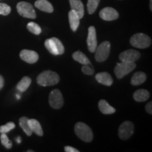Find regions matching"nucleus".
Returning a JSON list of instances; mask_svg holds the SVG:
<instances>
[{"label": "nucleus", "instance_id": "6ab92c4d", "mask_svg": "<svg viewBox=\"0 0 152 152\" xmlns=\"http://www.w3.org/2000/svg\"><path fill=\"white\" fill-rule=\"evenodd\" d=\"M150 94L147 90L140 89L134 92L133 94V98L137 102H144L149 98Z\"/></svg>", "mask_w": 152, "mask_h": 152}, {"label": "nucleus", "instance_id": "7c9ffc66", "mask_svg": "<svg viewBox=\"0 0 152 152\" xmlns=\"http://www.w3.org/2000/svg\"><path fill=\"white\" fill-rule=\"evenodd\" d=\"M145 109H146V111H147L148 113L150 114V115H151L152 114V102H149V103L146 105Z\"/></svg>", "mask_w": 152, "mask_h": 152}, {"label": "nucleus", "instance_id": "bb28decb", "mask_svg": "<svg viewBox=\"0 0 152 152\" xmlns=\"http://www.w3.org/2000/svg\"><path fill=\"white\" fill-rule=\"evenodd\" d=\"M0 140H1V142L2 145L4 146L7 149H11L12 147V142L9 140L8 137L6 134V133H1Z\"/></svg>", "mask_w": 152, "mask_h": 152}, {"label": "nucleus", "instance_id": "f257e3e1", "mask_svg": "<svg viewBox=\"0 0 152 152\" xmlns=\"http://www.w3.org/2000/svg\"><path fill=\"white\" fill-rule=\"evenodd\" d=\"M59 75L52 71H43L37 77V84L42 87L55 85L59 83Z\"/></svg>", "mask_w": 152, "mask_h": 152}, {"label": "nucleus", "instance_id": "393cba45", "mask_svg": "<svg viewBox=\"0 0 152 152\" xmlns=\"http://www.w3.org/2000/svg\"><path fill=\"white\" fill-rule=\"evenodd\" d=\"M27 29L34 35H38L42 33V29L39 25L34 22H30L27 25Z\"/></svg>", "mask_w": 152, "mask_h": 152}, {"label": "nucleus", "instance_id": "c85d7f7f", "mask_svg": "<svg viewBox=\"0 0 152 152\" xmlns=\"http://www.w3.org/2000/svg\"><path fill=\"white\" fill-rule=\"evenodd\" d=\"M11 9L8 4L5 3H0V15L7 16L11 13Z\"/></svg>", "mask_w": 152, "mask_h": 152}, {"label": "nucleus", "instance_id": "dca6fc26", "mask_svg": "<svg viewBox=\"0 0 152 152\" xmlns=\"http://www.w3.org/2000/svg\"><path fill=\"white\" fill-rule=\"evenodd\" d=\"M35 6L39 10L42 11L44 12L52 13L54 11L52 4L47 0H37L35 3Z\"/></svg>", "mask_w": 152, "mask_h": 152}, {"label": "nucleus", "instance_id": "4be33fe9", "mask_svg": "<svg viewBox=\"0 0 152 152\" xmlns=\"http://www.w3.org/2000/svg\"><path fill=\"white\" fill-rule=\"evenodd\" d=\"M31 78H30L28 76H25L23 77L19 83L17 85L16 88L18 91H20V92H23L25 91L28 90V87H30V84H31Z\"/></svg>", "mask_w": 152, "mask_h": 152}, {"label": "nucleus", "instance_id": "423d86ee", "mask_svg": "<svg viewBox=\"0 0 152 152\" xmlns=\"http://www.w3.org/2000/svg\"><path fill=\"white\" fill-rule=\"evenodd\" d=\"M111 52V44L109 41H104L96 47L95 50V59L98 62H103L109 58Z\"/></svg>", "mask_w": 152, "mask_h": 152}, {"label": "nucleus", "instance_id": "473e14b6", "mask_svg": "<svg viewBox=\"0 0 152 152\" xmlns=\"http://www.w3.org/2000/svg\"><path fill=\"white\" fill-rule=\"evenodd\" d=\"M4 86V78L1 75H0V90Z\"/></svg>", "mask_w": 152, "mask_h": 152}, {"label": "nucleus", "instance_id": "0eeeda50", "mask_svg": "<svg viewBox=\"0 0 152 152\" xmlns=\"http://www.w3.org/2000/svg\"><path fill=\"white\" fill-rule=\"evenodd\" d=\"M17 11L20 16L27 18L34 19L36 18V13L33 7L30 3L20 1L17 4Z\"/></svg>", "mask_w": 152, "mask_h": 152}, {"label": "nucleus", "instance_id": "39448f33", "mask_svg": "<svg viewBox=\"0 0 152 152\" xmlns=\"http://www.w3.org/2000/svg\"><path fill=\"white\" fill-rule=\"evenodd\" d=\"M136 68L134 62L121 61L118 63L116 66L114 68V73L118 79H121L125 75L132 72Z\"/></svg>", "mask_w": 152, "mask_h": 152}, {"label": "nucleus", "instance_id": "aec40b11", "mask_svg": "<svg viewBox=\"0 0 152 152\" xmlns=\"http://www.w3.org/2000/svg\"><path fill=\"white\" fill-rule=\"evenodd\" d=\"M28 124H29L32 132L38 136H43V130L39 121L35 119H29L28 120Z\"/></svg>", "mask_w": 152, "mask_h": 152}, {"label": "nucleus", "instance_id": "9b49d317", "mask_svg": "<svg viewBox=\"0 0 152 152\" xmlns=\"http://www.w3.org/2000/svg\"><path fill=\"white\" fill-rule=\"evenodd\" d=\"M99 16L106 21H111L118 18L119 14L118 11L112 7H106L100 11Z\"/></svg>", "mask_w": 152, "mask_h": 152}, {"label": "nucleus", "instance_id": "cd10ccee", "mask_svg": "<svg viewBox=\"0 0 152 152\" xmlns=\"http://www.w3.org/2000/svg\"><path fill=\"white\" fill-rule=\"evenodd\" d=\"M16 127V125L14 124L13 122H9L4 125H1L0 127V133H7L9 132V131L15 128Z\"/></svg>", "mask_w": 152, "mask_h": 152}, {"label": "nucleus", "instance_id": "412c9836", "mask_svg": "<svg viewBox=\"0 0 152 152\" xmlns=\"http://www.w3.org/2000/svg\"><path fill=\"white\" fill-rule=\"evenodd\" d=\"M147 79V75L144 73V72L139 71L137 72L132 75V78H131V84L132 85H142L146 81Z\"/></svg>", "mask_w": 152, "mask_h": 152}, {"label": "nucleus", "instance_id": "a878e982", "mask_svg": "<svg viewBox=\"0 0 152 152\" xmlns=\"http://www.w3.org/2000/svg\"><path fill=\"white\" fill-rule=\"evenodd\" d=\"M100 0H88L87 1V11L90 14H92L97 9Z\"/></svg>", "mask_w": 152, "mask_h": 152}, {"label": "nucleus", "instance_id": "c756f323", "mask_svg": "<svg viewBox=\"0 0 152 152\" xmlns=\"http://www.w3.org/2000/svg\"><path fill=\"white\" fill-rule=\"evenodd\" d=\"M82 71L83 72V73L87 75H92L94 73V69L91 66V64L83 65V67H82Z\"/></svg>", "mask_w": 152, "mask_h": 152}, {"label": "nucleus", "instance_id": "6e6552de", "mask_svg": "<svg viewBox=\"0 0 152 152\" xmlns=\"http://www.w3.org/2000/svg\"><path fill=\"white\" fill-rule=\"evenodd\" d=\"M49 102L51 107L54 109H59L64 106V97L59 90L55 89L51 92L49 96Z\"/></svg>", "mask_w": 152, "mask_h": 152}, {"label": "nucleus", "instance_id": "9d476101", "mask_svg": "<svg viewBox=\"0 0 152 152\" xmlns=\"http://www.w3.org/2000/svg\"><path fill=\"white\" fill-rule=\"evenodd\" d=\"M87 45L88 50L90 52H94L97 47V39H96V29L94 26H90L88 29V35L87 38Z\"/></svg>", "mask_w": 152, "mask_h": 152}, {"label": "nucleus", "instance_id": "2f4dec72", "mask_svg": "<svg viewBox=\"0 0 152 152\" xmlns=\"http://www.w3.org/2000/svg\"><path fill=\"white\" fill-rule=\"evenodd\" d=\"M64 151L66 152H79V151L77 149H76L75 148H73L72 147H64Z\"/></svg>", "mask_w": 152, "mask_h": 152}, {"label": "nucleus", "instance_id": "f3484780", "mask_svg": "<svg viewBox=\"0 0 152 152\" xmlns=\"http://www.w3.org/2000/svg\"><path fill=\"white\" fill-rule=\"evenodd\" d=\"M68 20H69L70 27L73 32H75L77 30L80 25V17L78 16L75 11L71 10L68 13Z\"/></svg>", "mask_w": 152, "mask_h": 152}, {"label": "nucleus", "instance_id": "ddd939ff", "mask_svg": "<svg viewBox=\"0 0 152 152\" xmlns=\"http://www.w3.org/2000/svg\"><path fill=\"white\" fill-rule=\"evenodd\" d=\"M20 57L23 61L30 64H35L39 59V56L37 52L28 49L22 50L20 52Z\"/></svg>", "mask_w": 152, "mask_h": 152}, {"label": "nucleus", "instance_id": "72a5a7b5", "mask_svg": "<svg viewBox=\"0 0 152 152\" xmlns=\"http://www.w3.org/2000/svg\"><path fill=\"white\" fill-rule=\"evenodd\" d=\"M150 10L152 11V0H150Z\"/></svg>", "mask_w": 152, "mask_h": 152}, {"label": "nucleus", "instance_id": "7ed1b4c3", "mask_svg": "<svg viewBox=\"0 0 152 152\" xmlns=\"http://www.w3.org/2000/svg\"><path fill=\"white\" fill-rule=\"evenodd\" d=\"M45 46L53 55H61L65 52V48L62 42L56 37H52L46 39Z\"/></svg>", "mask_w": 152, "mask_h": 152}, {"label": "nucleus", "instance_id": "4468645a", "mask_svg": "<svg viewBox=\"0 0 152 152\" xmlns=\"http://www.w3.org/2000/svg\"><path fill=\"white\" fill-rule=\"evenodd\" d=\"M69 2L71 7V10L75 11L76 14L78 15L80 18H83L84 16L85 9L81 0H69Z\"/></svg>", "mask_w": 152, "mask_h": 152}, {"label": "nucleus", "instance_id": "f03ea898", "mask_svg": "<svg viewBox=\"0 0 152 152\" xmlns=\"http://www.w3.org/2000/svg\"><path fill=\"white\" fill-rule=\"evenodd\" d=\"M75 132L81 140L90 142L93 139V132L88 125L84 123L78 122L75 125Z\"/></svg>", "mask_w": 152, "mask_h": 152}, {"label": "nucleus", "instance_id": "5701e85b", "mask_svg": "<svg viewBox=\"0 0 152 152\" xmlns=\"http://www.w3.org/2000/svg\"><path fill=\"white\" fill-rule=\"evenodd\" d=\"M73 58L75 61L79 62L80 64H83V65H85V64H90L91 62L88 58L86 56L84 53L77 51V52H74L73 54Z\"/></svg>", "mask_w": 152, "mask_h": 152}, {"label": "nucleus", "instance_id": "f8f14e48", "mask_svg": "<svg viewBox=\"0 0 152 152\" xmlns=\"http://www.w3.org/2000/svg\"><path fill=\"white\" fill-rule=\"evenodd\" d=\"M140 58V53L134 49H128L119 55L121 61L134 62Z\"/></svg>", "mask_w": 152, "mask_h": 152}, {"label": "nucleus", "instance_id": "2eb2a0df", "mask_svg": "<svg viewBox=\"0 0 152 152\" xmlns=\"http://www.w3.org/2000/svg\"><path fill=\"white\" fill-rule=\"evenodd\" d=\"M95 78L98 83L106 85V86H111L113 82L111 75L106 72H102V73H97L95 76Z\"/></svg>", "mask_w": 152, "mask_h": 152}, {"label": "nucleus", "instance_id": "1a4fd4ad", "mask_svg": "<svg viewBox=\"0 0 152 152\" xmlns=\"http://www.w3.org/2000/svg\"><path fill=\"white\" fill-rule=\"evenodd\" d=\"M133 133H134V125L130 121H125L120 125L118 136L121 140H128L132 136Z\"/></svg>", "mask_w": 152, "mask_h": 152}, {"label": "nucleus", "instance_id": "a211bd4d", "mask_svg": "<svg viewBox=\"0 0 152 152\" xmlns=\"http://www.w3.org/2000/svg\"><path fill=\"white\" fill-rule=\"evenodd\" d=\"M98 107L100 111L105 115H110V114L114 113L115 112V109L110 105L106 100L102 99L99 102Z\"/></svg>", "mask_w": 152, "mask_h": 152}, {"label": "nucleus", "instance_id": "b1692460", "mask_svg": "<svg viewBox=\"0 0 152 152\" xmlns=\"http://www.w3.org/2000/svg\"><path fill=\"white\" fill-rule=\"evenodd\" d=\"M28 119L27 117H21L19 119V125H20V128L23 129L24 132L27 134L28 136H31L33 134L31 129H30L29 124H28Z\"/></svg>", "mask_w": 152, "mask_h": 152}, {"label": "nucleus", "instance_id": "20e7f679", "mask_svg": "<svg viewBox=\"0 0 152 152\" xmlns=\"http://www.w3.org/2000/svg\"><path fill=\"white\" fill-rule=\"evenodd\" d=\"M130 44L136 48L145 49L151 45V39L146 34L137 33L130 38Z\"/></svg>", "mask_w": 152, "mask_h": 152}]
</instances>
